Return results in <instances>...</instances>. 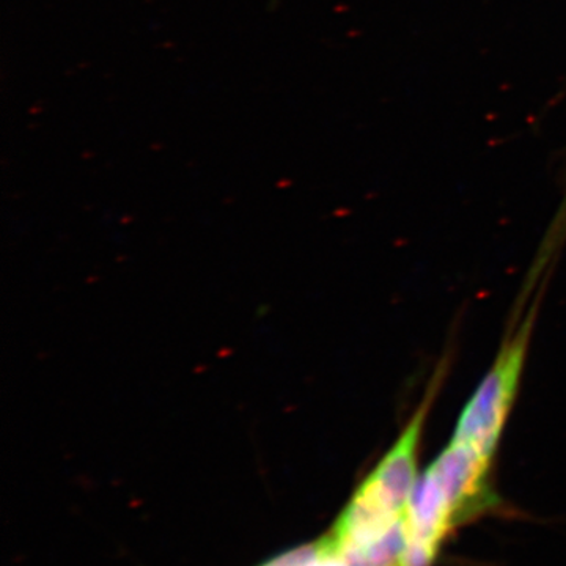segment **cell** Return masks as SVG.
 Returning <instances> with one entry per match:
<instances>
[{
    "instance_id": "277c9868",
    "label": "cell",
    "mask_w": 566,
    "mask_h": 566,
    "mask_svg": "<svg viewBox=\"0 0 566 566\" xmlns=\"http://www.w3.org/2000/svg\"><path fill=\"white\" fill-rule=\"evenodd\" d=\"M491 465L493 458L452 439L428 469L441 482L461 520L490 504Z\"/></svg>"
},
{
    "instance_id": "5b68a950",
    "label": "cell",
    "mask_w": 566,
    "mask_h": 566,
    "mask_svg": "<svg viewBox=\"0 0 566 566\" xmlns=\"http://www.w3.org/2000/svg\"><path fill=\"white\" fill-rule=\"evenodd\" d=\"M263 566H349L346 564L344 556L338 553L331 536L312 543L296 547L290 553L273 558Z\"/></svg>"
},
{
    "instance_id": "6da1fadb",
    "label": "cell",
    "mask_w": 566,
    "mask_h": 566,
    "mask_svg": "<svg viewBox=\"0 0 566 566\" xmlns=\"http://www.w3.org/2000/svg\"><path fill=\"white\" fill-rule=\"evenodd\" d=\"M434 390L431 387L389 452L357 488L329 535L349 566H398L403 520L419 482L417 458Z\"/></svg>"
},
{
    "instance_id": "3957f363",
    "label": "cell",
    "mask_w": 566,
    "mask_h": 566,
    "mask_svg": "<svg viewBox=\"0 0 566 566\" xmlns=\"http://www.w3.org/2000/svg\"><path fill=\"white\" fill-rule=\"evenodd\" d=\"M458 513L430 469L419 476L403 520L398 566H431L442 542L455 526Z\"/></svg>"
},
{
    "instance_id": "7a4b0ae2",
    "label": "cell",
    "mask_w": 566,
    "mask_h": 566,
    "mask_svg": "<svg viewBox=\"0 0 566 566\" xmlns=\"http://www.w3.org/2000/svg\"><path fill=\"white\" fill-rule=\"evenodd\" d=\"M534 322L532 312L512 337L506 338L490 371L483 376L458 417L453 441L474 447L483 455L494 458L516 401Z\"/></svg>"
}]
</instances>
